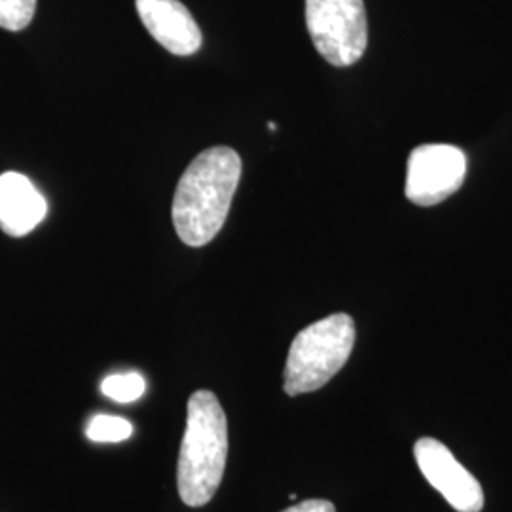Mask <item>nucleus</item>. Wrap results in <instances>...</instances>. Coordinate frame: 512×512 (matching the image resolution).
<instances>
[{
  "instance_id": "obj_6",
  "label": "nucleus",
  "mask_w": 512,
  "mask_h": 512,
  "mask_svg": "<svg viewBox=\"0 0 512 512\" xmlns=\"http://www.w3.org/2000/svg\"><path fill=\"white\" fill-rule=\"evenodd\" d=\"M414 456L421 475L456 511L480 512L484 509L480 482L442 442L423 437L414 444Z\"/></svg>"
},
{
  "instance_id": "obj_7",
  "label": "nucleus",
  "mask_w": 512,
  "mask_h": 512,
  "mask_svg": "<svg viewBox=\"0 0 512 512\" xmlns=\"http://www.w3.org/2000/svg\"><path fill=\"white\" fill-rule=\"evenodd\" d=\"M152 38L171 54L192 55L202 48V31L181 0H135Z\"/></svg>"
},
{
  "instance_id": "obj_5",
  "label": "nucleus",
  "mask_w": 512,
  "mask_h": 512,
  "mask_svg": "<svg viewBox=\"0 0 512 512\" xmlns=\"http://www.w3.org/2000/svg\"><path fill=\"white\" fill-rule=\"evenodd\" d=\"M467 177V156L454 145H421L414 148L404 194L414 205L431 207L456 194Z\"/></svg>"
},
{
  "instance_id": "obj_10",
  "label": "nucleus",
  "mask_w": 512,
  "mask_h": 512,
  "mask_svg": "<svg viewBox=\"0 0 512 512\" xmlns=\"http://www.w3.org/2000/svg\"><path fill=\"white\" fill-rule=\"evenodd\" d=\"M86 435L93 442H122L133 435V425L131 421L124 420L120 416L99 414V416H93L92 421L88 423Z\"/></svg>"
},
{
  "instance_id": "obj_9",
  "label": "nucleus",
  "mask_w": 512,
  "mask_h": 512,
  "mask_svg": "<svg viewBox=\"0 0 512 512\" xmlns=\"http://www.w3.org/2000/svg\"><path fill=\"white\" fill-rule=\"evenodd\" d=\"M101 391L105 397H109L116 403H135L145 395L147 380L139 372L110 374L103 380Z\"/></svg>"
},
{
  "instance_id": "obj_11",
  "label": "nucleus",
  "mask_w": 512,
  "mask_h": 512,
  "mask_svg": "<svg viewBox=\"0 0 512 512\" xmlns=\"http://www.w3.org/2000/svg\"><path fill=\"white\" fill-rule=\"evenodd\" d=\"M37 0H0V27L6 31H23L35 18Z\"/></svg>"
},
{
  "instance_id": "obj_2",
  "label": "nucleus",
  "mask_w": 512,
  "mask_h": 512,
  "mask_svg": "<svg viewBox=\"0 0 512 512\" xmlns=\"http://www.w3.org/2000/svg\"><path fill=\"white\" fill-rule=\"evenodd\" d=\"M177 486L184 505L203 507L219 490L228 458V420L213 391H196L186 406Z\"/></svg>"
},
{
  "instance_id": "obj_12",
  "label": "nucleus",
  "mask_w": 512,
  "mask_h": 512,
  "mask_svg": "<svg viewBox=\"0 0 512 512\" xmlns=\"http://www.w3.org/2000/svg\"><path fill=\"white\" fill-rule=\"evenodd\" d=\"M281 512H336V507L327 499H308Z\"/></svg>"
},
{
  "instance_id": "obj_8",
  "label": "nucleus",
  "mask_w": 512,
  "mask_h": 512,
  "mask_svg": "<svg viewBox=\"0 0 512 512\" xmlns=\"http://www.w3.org/2000/svg\"><path fill=\"white\" fill-rule=\"evenodd\" d=\"M48 213V203L25 175L6 171L0 175V230L12 238L33 232Z\"/></svg>"
},
{
  "instance_id": "obj_3",
  "label": "nucleus",
  "mask_w": 512,
  "mask_h": 512,
  "mask_svg": "<svg viewBox=\"0 0 512 512\" xmlns=\"http://www.w3.org/2000/svg\"><path fill=\"white\" fill-rule=\"evenodd\" d=\"M353 346L355 321L348 313H334L300 330L285 365V393L296 397L329 384L348 363Z\"/></svg>"
},
{
  "instance_id": "obj_1",
  "label": "nucleus",
  "mask_w": 512,
  "mask_h": 512,
  "mask_svg": "<svg viewBox=\"0 0 512 512\" xmlns=\"http://www.w3.org/2000/svg\"><path fill=\"white\" fill-rule=\"evenodd\" d=\"M241 179V158L234 148L213 147L186 167L173 198V226L188 247H203L224 226Z\"/></svg>"
},
{
  "instance_id": "obj_4",
  "label": "nucleus",
  "mask_w": 512,
  "mask_h": 512,
  "mask_svg": "<svg viewBox=\"0 0 512 512\" xmlns=\"http://www.w3.org/2000/svg\"><path fill=\"white\" fill-rule=\"evenodd\" d=\"M306 25L315 50L334 67H351L366 52L363 0H306Z\"/></svg>"
}]
</instances>
